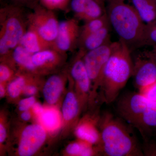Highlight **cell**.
Wrapping results in <instances>:
<instances>
[{
    "mask_svg": "<svg viewBox=\"0 0 156 156\" xmlns=\"http://www.w3.org/2000/svg\"><path fill=\"white\" fill-rule=\"evenodd\" d=\"M11 76V71L5 65L1 64L0 66V81L4 82L8 80Z\"/></svg>",
    "mask_w": 156,
    "mask_h": 156,
    "instance_id": "obj_31",
    "label": "cell"
},
{
    "mask_svg": "<svg viewBox=\"0 0 156 156\" xmlns=\"http://www.w3.org/2000/svg\"><path fill=\"white\" fill-rule=\"evenodd\" d=\"M27 15L28 25L33 27L45 41L53 47L58 34L59 22L54 11L46 9L39 3Z\"/></svg>",
    "mask_w": 156,
    "mask_h": 156,
    "instance_id": "obj_5",
    "label": "cell"
},
{
    "mask_svg": "<svg viewBox=\"0 0 156 156\" xmlns=\"http://www.w3.org/2000/svg\"><path fill=\"white\" fill-rule=\"evenodd\" d=\"M79 102L76 96L72 92L67 93L62 105L63 118L66 121L74 119L79 113Z\"/></svg>",
    "mask_w": 156,
    "mask_h": 156,
    "instance_id": "obj_21",
    "label": "cell"
},
{
    "mask_svg": "<svg viewBox=\"0 0 156 156\" xmlns=\"http://www.w3.org/2000/svg\"><path fill=\"white\" fill-rule=\"evenodd\" d=\"M5 94V90L4 87L1 85L0 86V96L1 98L3 97Z\"/></svg>",
    "mask_w": 156,
    "mask_h": 156,
    "instance_id": "obj_36",
    "label": "cell"
},
{
    "mask_svg": "<svg viewBox=\"0 0 156 156\" xmlns=\"http://www.w3.org/2000/svg\"><path fill=\"white\" fill-rule=\"evenodd\" d=\"M80 142L73 143L66 148V152L72 155L81 156H92L98 151L94 150L92 144L81 140Z\"/></svg>",
    "mask_w": 156,
    "mask_h": 156,
    "instance_id": "obj_23",
    "label": "cell"
},
{
    "mask_svg": "<svg viewBox=\"0 0 156 156\" xmlns=\"http://www.w3.org/2000/svg\"><path fill=\"white\" fill-rule=\"evenodd\" d=\"M30 112L27 110L23 111V112L21 115V119L24 121H28L30 119Z\"/></svg>",
    "mask_w": 156,
    "mask_h": 156,
    "instance_id": "obj_35",
    "label": "cell"
},
{
    "mask_svg": "<svg viewBox=\"0 0 156 156\" xmlns=\"http://www.w3.org/2000/svg\"><path fill=\"white\" fill-rule=\"evenodd\" d=\"M30 53L33 54L42 50L53 48V46L45 41L33 27L28 25L20 44Z\"/></svg>",
    "mask_w": 156,
    "mask_h": 156,
    "instance_id": "obj_14",
    "label": "cell"
},
{
    "mask_svg": "<svg viewBox=\"0 0 156 156\" xmlns=\"http://www.w3.org/2000/svg\"><path fill=\"white\" fill-rule=\"evenodd\" d=\"M95 121H85L78 125L75 130L76 136L80 140L92 145H99L101 141L100 129L96 128Z\"/></svg>",
    "mask_w": 156,
    "mask_h": 156,
    "instance_id": "obj_15",
    "label": "cell"
},
{
    "mask_svg": "<svg viewBox=\"0 0 156 156\" xmlns=\"http://www.w3.org/2000/svg\"><path fill=\"white\" fill-rule=\"evenodd\" d=\"M35 103V98L33 96L24 98L20 101L19 103V109L21 111L28 110Z\"/></svg>",
    "mask_w": 156,
    "mask_h": 156,
    "instance_id": "obj_30",
    "label": "cell"
},
{
    "mask_svg": "<svg viewBox=\"0 0 156 156\" xmlns=\"http://www.w3.org/2000/svg\"><path fill=\"white\" fill-rule=\"evenodd\" d=\"M78 20L74 18L59 22L58 34L53 48L65 54L78 46L81 27Z\"/></svg>",
    "mask_w": 156,
    "mask_h": 156,
    "instance_id": "obj_7",
    "label": "cell"
},
{
    "mask_svg": "<svg viewBox=\"0 0 156 156\" xmlns=\"http://www.w3.org/2000/svg\"><path fill=\"white\" fill-rule=\"evenodd\" d=\"M6 137L5 128L2 124H0V142L2 143L5 141Z\"/></svg>",
    "mask_w": 156,
    "mask_h": 156,
    "instance_id": "obj_34",
    "label": "cell"
},
{
    "mask_svg": "<svg viewBox=\"0 0 156 156\" xmlns=\"http://www.w3.org/2000/svg\"><path fill=\"white\" fill-rule=\"evenodd\" d=\"M143 140L142 148L144 156H156V143L149 138Z\"/></svg>",
    "mask_w": 156,
    "mask_h": 156,
    "instance_id": "obj_27",
    "label": "cell"
},
{
    "mask_svg": "<svg viewBox=\"0 0 156 156\" xmlns=\"http://www.w3.org/2000/svg\"><path fill=\"white\" fill-rule=\"evenodd\" d=\"M155 1H156V0H155Z\"/></svg>",
    "mask_w": 156,
    "mask_h": 156,
    "instance_id": "obj_39",
    "label": "cell"
},
{
    "mask_svg": "<svg viewBox=\"0 0 156 156\" xmlns=\"http://www.w3.org/2000/svg\"><path fill=\"white\" fill-rule=\"evenodd\" d=\"M25 80L22 76H19L9 83L8 91L11 98H15L19 96L25 87Z\"/></svg>",
    "mask_w": 156,
    "mask_h": 156,
    "instance_id": "obj_26",
    "label": "cell"
},
{
    "mask_svg": "<svg viewBox=\"0 0 156 156\" xmlns=\"http://www.w3.org/2000/svg\"><path fill=\"white\" fill-rule=\"evenodd\" d=\"M45 128L41 125H30L23 131L18 147L21 156H30L37 152L46 140Z\"/></svg>",
    "mask_w": 156,
    "mask_h": 156,
    "instance_id": "obj_8",
    "label": "cell"
},
{
    "mask_svg": "<svg viewBox=\"0 0 156 156\" xmlns=\"http://www.w3.org/2000/svg\"><path fill=\"white\" fill-rule=\"evenodd\" d=\"M156 45V20L146 24L140 47Z\"/></svg>",
    "mask_w": 156,
    "mask_h": 156,
    "instance_id": "obj_24",
    "label": "cell"
},
{
    "mask_svg": "<svg viewBox=\"0 0 156 156\" xmlns=\"http://www.w3.org/2000/svg\"><path fill=\"white\" fill-rule=\"evenodd\" d=\"M7 1L8 3L6 4H11L23 7L27 6L31 8L38 3V0H7Z\"/></svg>",
    "mask_w": 156,
    "mask_h": 156,
    "instance_id": "obj_29",
    "label": "cell"
},
{
    "mask_svg": "<svg viewBox=\"0 0 156 156\" xmlns=\"http://www.w3.org/2000/svg\"><path fill=\"white\" fill-rule=\"evenodd\" d=\"M78 20L87 22L102 16L106 9L96 0H71L69 7Z\"/></svg>",
    "mask_w": 156,
    "mask_h": 156,
    "instance_id": "obj_10",
    "label": "cell"
},
{
    "mask_svg": "<svg viewBox=\"0 0 156 156\" xmlns=\"http://www.w3.org/2000/svg\"><path fill=\"white\" fill-rule=\"evenodd\" d=\"M98 2L100 3L104 7H105V3L107 2V0H96Z\"/></svg>",
    "mask_w": 156,
    "mask_h": 156,
    "instance_id": "obj_37",
    "label": "cell"
},
{
    "mask_svg": "<svg viewBox=\"0 0 156 156\" xmlns=\"http://www.w3.org/2000/svg\"><path fill=\"white\" fill-rule=\"evenodd\" d=\"M107 15L110 25L131 50L140 47L146 24L134 7L125 1L107 0Z\"/></svg>",
    "mask_w": 156,
    "mask_h": 156,
    "instance_id": "obj_3",
    "label": "cell"
},
{
    "mask_svg": "<svg viewBox=\"0 0 156 156\" xmlns=\"http://www.w3.org/2000/svg\"><path fill=\"white\" fill-rule=\"evenodd\" d=\"M33 111L36 115H40L42 114L44 111V108L38 102H36L32 106Z\"/></svg>",
    "mask_w": 156,
    "mask_h": 156,
    "instance_id": "obj_33",
    "label": "cell"
},
{
    "mask_svg": "<svg viewBox=\"0 0 156 156\" xmlns=\"http://www.w3.org/2000/svg\"><path fill=\"white\" fill-rule=\"evenodd\" d=\"M120 1H125V2H126V0H120Z\"/></svg>",
    "mask_w": 156,
    "mask_h": 156,
    "instance_id": "obj_38",
    "label": "cell"
},
{
    "mask_svg": "<svg viewBox=\"0 0 156 156\" xmlns=\"http://www.w3.org/2000/svg\"><path fill=\"white\" fill-rule=\"evenodd\" d=\"M11 55L15 62L23 68L30 71H34L36 69L33 62V54L21 45L14 48Z\"/></svg>",
    "mask_w": 156,
    "mask_h": 156,
    "instance_id": "obj_19",
    "label": "cell"
},
{
    "mask_svg": "<svg viewBox=\"0 0 156 156\" xmlns=\"http://www.w3.org/2000/svg\"><path fill=\"white\" fill-rule=\"evenodd\" d=\"M108 25H110L106 13L100 17L85 22L80 27L79 41Z\"/></svg>",
    "mask_w": 156,
    "mask_h": 156,
    "instance_id": "obj_20",
    "label": "cell"
},
{
    "mask_svg": "<svg viewBox=\"0 0 156 156\" xmlns=\"http://www.w3.org/2000/svg\"><path fill=\"white\" fill-rule=\"evenodd\" d=\"M132 77L134 86L138 90L156 81V63L145 55L136 57L133 61Z\"/></svg>",
    "mask_w": 156,
    "mask_h": 156,
    "instance_id": "obj_9",
    "label": "cell"
},
{
    "mask_svg": "<svg viewBox=\"0 0 156 156\" xmlns=\"http://www.w3.org/2000/svg\"><path fill=\"white\" fill-rule=\"evenodd\" d=\"M37 89L36 87L34 86H25L23 89V92L26 95L32 96L36 93Z\"/></svg>",
    "mask_w": 156,
    "mask_h": 156,
    "instance_id": "obj_32",
    "label": "cell"
},
{
    "mask_svg": "<svg viewBox=\"0 0 156 156\" xmlns=\"http://www.w3.org/2000/svg\"><path fill=\"white\" fill-rule=\"evenodd\" d=\"M63 88V83L61 77L58 75L50 76L45 83L43 89V94L46 101L53 104L58 100Z\"/></svg>",
    "mask_w": 156,
    "mask_h": 156,
    "instance_id": "obj_17",
    "label": "cell"
},
{
    "mask_svg": "<svg viewBox=\"0 0 156 156\" xmlns=\"http://www.w3.org/2000/svg\"><path fill=\"white\" fill-rule=\"evenodd\" d=\"M110 26L105 27L79 40L78 44L79 50L86 53L112 42L110 35Z\"/></svg>",
    "mask_w": 156,
    "mask_h": 156,
    "instance_id": "obj_13",
    "label": "cell"
},
{
    "mask_svg": "<svg viewBox=\"0 0 156 156\" xmlns=\"http://www.w3.org/2000/svg\"><path fill=\"white\" fill-rule=\"evenodd\" d=\"M28 27L23 7L5 4L0 10V54L7 56L20 44Z\"/></svg>",
    "mask_w": 156,
    "mask_h": 156,
    "instance_id": "obj_4",
    "label": "cell"
},
{
    "mask_svg": "<svg viewBox=\"0 0 156 156\" xmlns=\"http://www.w3.org/2000/svg\"><path fill=\"white\" fill-rule=\"evenodd\" d=\"M133 61L131 50L124 41L115 42L113 50L107 62L101 81L100 87L102 101L112 103L132 77Z\"/></svg>",
    "mask_w": 156,
    "mask_h": 156,
    "instance_id": "obj_2",
    "label": "cell"
},
{
    "mask_svg": "<svg viewBox=\"0 0 156 156\" xmlns=\"http://www.w3.org/2000/svg\"><path fill=\"white\" fill-rule=\"evenodd\" d=\"M132 127L139 131L143 139L156 134V101L149 100L140 112Z\"/></svg>",
    "mask_w": 156,
    "mask_h": 156,
    "instance_id": "obj_11",
    "label": "cell"
},
{
    "mask_svg": "<svg viewBox=\"0 0 156 156\" xmlns=\"http://www.w3.org/2000/svg\"><path fill=\"white\" fill-rule=\"evenodd\" d=\"M149 100L156 101V81L153 84L139 90Z\"/></svg>",
    "mask_w": 156,
    "mask_h": 156,
    "instance_id": "obj_28",
    "label": "cell"
},
{
    "mask_svg": "<svg viewBox=\"0 0 156 156\" xmlns=\"http://www.w3.org/2000/svg\"><path fill=\"white\" fill-rule=\"evenodd\" d=\"M114 43L110 42L86 52L83 56L84 64L95 91L100 87L104 69L111 55Z\"/></svg>",
    "mask_w": 156,
    "mask_h": 156,
    "instance_id": "obj_6",
    "label": "cell"
},
{
    "mask_svg": "<svg viewBox=\"0 0 156 156\" xmlns=\"http://www.w3.org/2000/svg\"><path fill=\"white\" fill-rule=\"evenodd\" d=\"M39 4L53 11H66L71 0H38Z\"/></svg>",
    "mask_w": 156,
    "mask_h": 156,
    "instance_id": "obj_25",
    "label": "cell"
},
{
    "mask_svg": "<svg viewBox=\"0 0 156 156\" xmlns=\"http://www.w3.org/2000/svg\"><path fill=\"white\" fill-rule=\"evenodd\" d=\"M121 118L106 112L99 120L101 141L98 150L106 156H144L130 126Z\"/></svg>",
    "mask_w": 156,
    "mask_h": 156,
    "instance_id": "obj_1",
    "label": "cell"
},
{
    "mask_svg": "<svg viewBox=\"0 0 156 156\" xmlns=\"http://www.w3.org/2000/svg\"><path fill=\"white\" fill-rule=\"evenodd\" d=\"M85 52L79 50L77 58L73 65L71 75L76 84L81 98L87 97L91 88V81L83 60Z\"/></svg>",
    "mask_w": 156,
    "mask_h": 156,
    "instance_id": "obj_12",
    "label": "cell"
},
{
    "mask_svg": "<svg viewBox=\"0 0 156 156\" xmlns=\"http://www.w3.org/2000/svg\"><path fill=\"white\" fill-rule=\"evenodd\" d=\"M132 5L143 22L149 24L156 20L155 0H131Z\"/></svg>",
    "mask_w": 156,
    "mask_h": 156,
    "instance_id": "obj_16",
    "label": "cell"
},
{
    "mask_svg": "<svg viewBox=\"0 0 156 156\" xmlns=\"http://www.w3.org/2000/svg\"><path fill=\"white\" fill-rule=\"evenodd\" d=\"M64 54L54 48H49L33 54V62L36 68L52 66L58 62L61 55Z\"/></svg>",
    "mask_w": 156,
    "mask_h": 156,
    "instance_id": "obj_18",
    "label": "cell"
},
{
    "mask_svg": "<svg viewBox=\"0 0 156 156\" xmlns=\"http://www.w3.org/2000/svg\"><path fill=\"white\" fill-rule=\"evenodd\" d=\"M40 117L42 125L48 131H54L60 125L59 114L54 109H48L44 110L42 114L40 115Z\"/></svg>",
    "mask_w": 156,
    "mask_h": 156,
    "instance_id": "obj_22",
    "label": "cell"
}]
</instances>
